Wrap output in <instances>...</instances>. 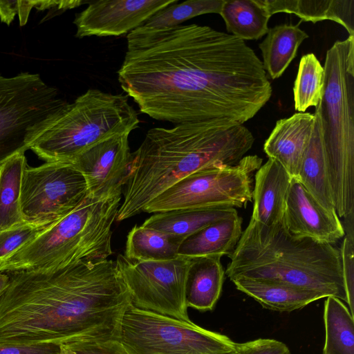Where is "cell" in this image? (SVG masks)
Wrapping results in <instances>:
<instances>
[{"label": "cell", "mask_w": 354, "mask_h": 354, "mask_svg": "<svg viewBox=\"0 0 354 354\" xmlns=\"http://www.w3.org/2000/svg\"><path fill=\"white\" fill-rule=\"evenodd\" d=\"M291 178L284 167L273 158H268L260 167L254 175L251 219L266 226L282 222Z\"/></svg>", "instance_id": "17"}, {"label": "cell", "mask_w": 354, "mask_h": 354, "mask_svg": "<svg viewBox=\"0 0 354 354\" xmlns=\"http://www.w3.org/2000/svg\"><path fill=\"white\" fill-rule=\"evenodd\" d=\"M315 115L297 112L277 121L263 145L268 158L279 162L297 178L301 160L313 130Z\"/></svg>", "instance_id": "16"}, {"label": "cell", "mask_w": 354, "mask_h": 354, "mask_svg": "<svg viewBox=\"0 0 354 354\" xmlns=\"http://www.w3.org/2000/svg\"><path fill=\"white\" fill-rule=\"evenodd\" d=\"M225 0H188L173 3L158 11L143 25L151 28H167L180 25L186 20L207 14H220Z\"/></svg>", "instance_id": "30"}, {"label": "cell", "mask_w": 354, "mask_h": 354, "mask_svg": "<svg viewBox=\"0 0 354 354\" xmlns=\"http://www.w3.org/2000/svg\"><path fill=\"white\" fill-rule=\"evenodd\" d=\"M283 24L269 28L259 47L263 66L272 80L280 77L296 57L301 44L308 37L299 26Z\"/></svg>", "instance_id": "24"}, {"label": "cell", "mask_w": 354, "mask_h": 354, "mask_svg": "<svg viewBox=\"0 0 354 354\" xmlns=\"http://www.w3.org/2000/svg\"><path fill=\"white\" fill-rule=\"evenodd\" d=\"M27 161L17 154L0 165V232L25 222L20 209L22 176Z\"/></svg>", "instance_id": "28"}, {"label": "cell", "mask_w": 354, "mask_h": 354, "mask_svg": "<svg viewBox=\"0 0 354 354\" xmlns=\"http://www.w3.org/2000/svg\"><path fill=\"white\" fill-rule=\"evenodd\" d=\"M61 347V354H129L118 339L80 342Z\"/></svg>", "instance_id": "33"}, {"label": "cell", "mask_w": 354, "mask_h": 354, "mask_svg": "<svg viewBox=\"0 0 354 354\" xmlns=\"http://www.w3.org/2000/svg\"><path fill=\"white\" fill-rule=\"evenodd\" d=\"M123 186L99 196L87 195L71 212L0 263V272L64 268L97 263L113 254L112 226Z\"/></svg>", "instance_id": "5"}, {"label": "cell", "mask_w": 354, "mask_h": 354, "mask_svg": "<svg viewBox=\"0 0 354 354\" xmlns=\"http://www.w3.org/2000/svg\"><path fill=\"white\" fill-rule=\"evenodd\" d=\"M87 195L83 175L71 163L27 165L20 195L23 219L32 223H55L75 209Z\"/></svg>", "instance_id": "12"}, {"label": "cell", "mask_w": 354, "mask_h": 354, "mask_svg": "<svg viewBox=\"0 0 354 354\" xmlns=\"http://www.w3.org/2000/svg\"><path fill=\"white\" fill-rule=\"evenodd\" d=\"M19 9L18 12L20 26L26 24L28 15L34 8V1H19Z\"/></svg>", "instance_id": "37"}, {"label": "cell", "mask_w": 354, "mask_h": 354, "mask_svg": "<svg viewBox=\"0 0 354 354\" xmlns=\"http://www.w3.org/2000/svg\"><path fill=\"white\" fill-rule=\"evenodd\" d=\"M53 223L24 222L0 232V263L33 240Z\"/></svg>", "instance_id": "31"}, {"label": "cell", "mask_w": 354, "mask_h": 354, "mask_svg": "<svg viewBox=\"0 0 354 354\" xmlns=\"http://www.w3.org/2000/svg\"><path fill=\"white\" fill-rule=\"evenodd\" d=\"M10 281V275L6 272H0V297L6 290Z\"/></svg>", "instance_id": "38"}, {"label": "cell", "mask_w": 354, "mask_h": 354, "mask_svg": "<svg viewBox=\"0 0 354 354\" xmlns=\"http://www.w3.org/2000/svg\"><path fill=\"white\" fill-rule=\"evenodd\" d=\"M339 251L347 307L354 316V233L345 232Z\"/></svg>", "instance_id": "32"}, {"label": "cell", "mask_w": 354, "mask_h": 354, "mask_svg": "<svg viewBox=\"0 0 354 354\" xmlns=\"http://www.w3.org/2000/svg\"><path fill=\"white\" fill-rule=\"evenodd\" d=\"M9 273L0 345L119 340L131 299L115 261Z\"/></svg>", "instance_id": "2"}, {"label": "cell", "mask_w": 354, "mask_h": 354, "mask_svg": "<svg viewBox=\"0 0 354 354\" xmlns=\"http://www.w3.org/2000/svg\"><path fill=\"white\" fill-rule=\"evenodd\" d=\"M127 41L118 82L154 120L225 131L254 118L272 96L262 62L231 34L194 24L142 25Z\"/></svg>", "instance_id": "1"}, {"label": "cell", "mask_w": 354, "mask_h": 354, "mask_svg": "<svg viewBox=\"0 0 354 354\" xmlns=\"http://www.w3.org/2000/svg\"><path fill=\"white\" fill-rule=\"evenodd\" d=\"M119 340L129 354H238L237 343L227 335L131 304Z\"/></svg>", "instance_id": "9"}, {"label": "cell", "mask_w": 354, "mask_h": 354, "mask_svg": "<svg viewBox=\"0 0 354 354\" xmlns=\"http://www.w3.org/2000/svg\"><path fill=\"white\" fill-rule=\"evenodd\" d=\"M325 341L322 354H354V316L339 299L329 296L324 304Z\"/></svg>", "instance_id": "27"}, {"label": "cell", "mask_w": 354, "mask_h": 354, "mask_svg": "<svg viewBox=\"0 0 354 354\" xmlns=\"http://www.w3.org/2000/svg\"><path fill=\"white\" fill-rule=\"evenodd\" d=\"M220 15L226 29L241 40H257L266 35L270 15L263 0H225Z\"/></svg>", "instance_id": "25"}, {"label": "cell", "mask_w": 354, "mask_h": 354, "mask_svg": "<svg viewBox=\"0 0 354 354\" xmlns=\"http://www.w3.org/2000/svg\"><path fill=\"white\" fill-rule=\"evenodd\" d=\"M178 0L91 1L76 14L73 24L75 37L121 36L142 26L158 11Z\"/></svg>", "instance_id": "13"}, {"label": "cell", "mask_w": 354, "mask_h": 354, "mask_svg": "<svg viewBox=\"0 0 354 354\" xmlns=\"http://www.w3.org/2000/svg\"><path fill=\"white\" fill-rule=\"evenodd\" d=\"M270 16L295 14L301 21L316 23L331 20L354 36V0H263Z\"/></svg>", "instance_id": "22"}, {"label": "cell", "mask_w": 354, "mask_h": 354, "mask_svg": "<svg viewBox=\"0 0 354 354\" xmlns=\"http://www.w3.org/2000/svg\"><path fill=\"white\" fill-rule=\"evenodd\" d=\"M130 133L117 134L89 147L70 163L84 176L91 196L103 195L125 183L131 155Z\"/></svg>", "instance_id": "14"}, {"label": "cell", "mask_w": 354, "mask_h": 354, "mask_svg": "<svg viewBox=\"0 0 354 354\" xmlns=\"http://www.w3.org/2000/svg\"><path fill=\"white\" fill-rule=\"evenodd\" d=\"M68 104L37 73H0V165L30 149Z\"/></svg>", "instance_id": "8"}, {"label": "cell", "mask_w": 354, "mask_h": 354, "mask_svg": "<svg viewBox=\"0 0 354 354\" xmlns=\"http://www.w3.org/2000/svg\"><path fill=\"white\" fill-rule=\"evenodd\" d=\"M60 345L49 343L0 345V354H61Z\"/></svg>", "instance_id": "35"}, {"label": "cell", "mask_w": 354, "mask_h": 354, "mask_svg": "<svg viewBox=\"0 0 354 354\" xmlns=\"http://www.w3.org/2000/svg\"><path fill=\"white\" fill-rule=\"evenodd\" d=\"M225 274L277 281L333 296L347 304L339 248L290 234L282 222L272 226L250 219L233 252Z\"/></svg>", "instance_id": "4"}, {"label": "cell", "mask_w": 354, "mask_h": 354, "mask_svg": "<svg viewBox=\"0 0 354 354\" xmlns=\"http://www.w3.org/2000/svg\"><path fill=\"white\" fill-rule=\"evenodd\" d=\"M19 1L0 0V19L1 22L10 25L19 12Z\"/></svg>", "instance_id": "36"}, {"label": "cell", "mask_w": 354, "mask_h": 354, "mask_svg": "<svg viewBox=\"0 0 354 354\" xmlns=\"http://www.w3.org/2000/svg\"><path fill=\"white\" fill-rule=\"evenodd\" d=\"M254 138L245 126L225 131L205 123L149 129L131 153L116 221L142 212L155 197L200 170L233 166L252 148Z\"/></svg>", "instance_id": "3"}, {"label": "cell", "mask_w": 354, "mask_h": 354, "mask_svg": "<svg viewBox=\"0 0 354 354\" xmlns=\"http://www.w3.org/2000/svg\"><path fill=\"white\" fill-rule=\"evenodd\" d=\"M117 268L130 292L131 305L183 321H189L185 284L189 258L134 261L119 254Z\"/></svg>", "instance_id": "11"}, {"label": "cell", "mask_w": 354, "mask_h": 354, "mask_svg": "<svg viewBox=\"0 0 354 354\" xmlns=\"http://www.w3.org/2000/svg\"><path fill=\"white\" fill-rule=\"evenodd\" d=\"M325 73L313 53H308L300 59L293 86L295 109L304 113L310 106L316 107L324 91Z\"/></svg>", "instance_id": "29"}, {"label": "cell", "mask_w": 354, "mask_h": 354, "mask_svg": "<svg viewBox=\"0 0 354 354\" xmlns=\"http://www.w3.org/2000/svg\"><path fill=\"white\" fill-rule=\"evenodd\" d=\"M314 115L313 130L303 154L297 179L326 209L336 212L328 180L321 120L316 112Z\"/></svg>", "instance_id": "21"}, {"label": "cell", "mask_w": 354, "mask_h": 354, "mask_svg": "<svg viewBox=\"0 0 354 354\" xmlns=\"http://www.w3.org/2000/svg\"><path fill=\"white\" fill-rule=\"evenodd\" d=\"M238 354H292L283 342L270 338H259L237 343Z\"/></svg>", "instance_id": "34"}, {"label": "cell", "mask_w": 354, "mask_h": 354, "mask_svg": "<svg viewBox=\"0 0 354 354\" xmlns=\"http://www.w3.org/2000/svg\"><path fill=\"white\" fill-rule=\"evenodd\" d=\"M242 218L236 214L216 221L183 240L178 256L195 258L230 255L242 234Z\"/></svg>", "instance_id": "19"}, {"label": "cell", "mask_w": 354, "mask_h": 354, "mask_svg": "<svg viewBox=\"0 0 354 354\" xmlns=\"http://www.w3.org/2000/svg\"><path fill=\"white\" fill-rule=\"evenodd\" d=\"M319 116L332 198L339 218L354 211V36L326 52Z\"/></svg>", "instance_id": "6"}, {"label": "cell", "mask_w": 354, "mask_h": 354, "mask_svg": "<svg viewBox=\"0 0 354 354\" xmlns=\"http://www.w3.org/2000/svg\"><path fill=\"white\" fill-rule=\"evenodd\" d=\"M221 256L191 258L185 284L187 308L199 311L212 310L222 292L225 272Z\"/></svg>", "instance_id": "18"}, {"label": "cell", "mask_w": 354, "mask_h": 354, "mask_svg": "<svg viewBox=\"0 0 354 354\" xmlns=\"http://www.w3.org/2000/svg\"><path fill=\"white\" fill-rule=\"evenodd\" d=\"M237 214L234 207L178 209L154 213L142 226L184 239L216 221Z\"/></svg>", "instance_id": "23"}, {"label": "cell", "mask_w": 354, "mask_h": 354, "mask_svg": "<svg viewBox=\"0 0 354 354\" xmlns=\"http://www.w3.org/2000/svg\"><path fill=\"white\" fill-rule=\"evenodd\" d=\"M236 288L253 298L263 308L278 312L299 310L325 298L319 292L277 281L237 278L232 280Z\"/></svg>", "instance_id": "20"}, {"label": "cell", "mask_w": 354, "mask_h": 354, "mask_svg": "<svg viewBox=\"0 0 354 354\" xmlns=\"http://www.w3.org/2000/svg\"><path fill=\"white\" fill-rule=\"evenodd\" d=\"M138 113L127 95L89 88L69 103L64 112L31 145L46 162L70 163L94 144L138 127Z\"/></svg>", "instance_id": "7"}, {"label": "cell", "mask_w": 354, "mask_h": 354, "mask_svg": "<svg viewBox=\"0 0 354 354\" xmlns=\"http://www.w3.org/2000/svg\"><path fill=\"white\" fill-rule=\"evenodd\" d=\"M257 155L245 156L233 165L194 172L153 198L142 212L178 209L245 207L252 201L253 176L261 166Z\"/></svg>", "instance_id": "10"}, {"label": "cell", "mask_w": 354, "mask_h": 354, "mask_svg": "<svg viewBox=\"0 0 354 354\" xmlns=\"http://www.w3.org/2000/svg\"><path fill=\"white\" fill-rule=\"evenodd\" d=\"M183 239L135 225L127 236L124 256L134 261H167L177 258Z\"/></svg>", "instance_id": "26"}, {"label": "cell", "mask_w": 354, "mask_h": 354, "mask_svg": "<svg viewBox=\"0 0 354 354\" xmlns=\"http://www.w3.org/2000/svg\"><path fill=\"white\" fill-rule=\"evenodd\" d=\"M282 223L292 236L320 243L333 245L345 235L336 212L326 209L295 178L290 183Z\"/></svg>", "instance_id": "15"}]
</instances>
